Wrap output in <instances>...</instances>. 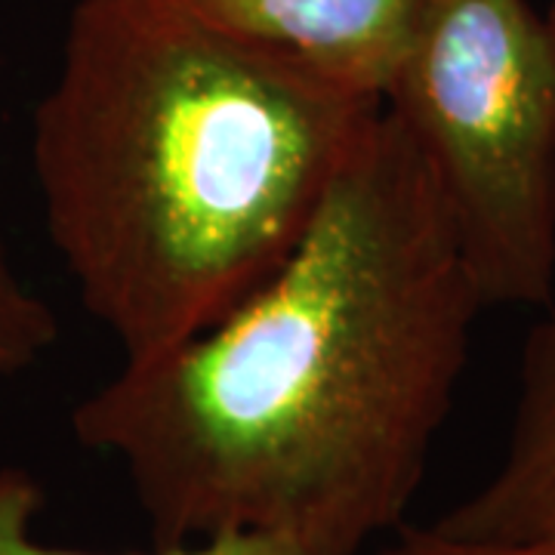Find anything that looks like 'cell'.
<instances>
[{
    "label": "cell",
    "instance_id": "277c9868",
    "mask_svg": "<svg viewBox=\"0 0 555 555\" xmlns=\"http://www.w3.org/2000/svg\"><path fill=\"white\" fill-rule=\"evenodd\" d=\"M222 38L386 100L416 0H160Z\"/></svg>",
    "mask_w": 555,
    "mask_h": 555
},
{
    "label": "cell",
    "instance_id": "8992f818",
    "mask_svg": "<svg viewBox=\"0 0 555 555\" xmlns=\"http://www.w3.org/2000/svg\"><path fill=\"white\" fill-rule=\"evenodd\" d=\"M40 509V491L31 478L20 469L0 473V555H105L78 553V550H53L31 537V521ZM145 555V553H137ZM149 555H318L287 537L235 531L195 540L185 546H158Z\"/></svg>",
    "mask_w": 555,
    "mask_h": 555
},
{
    "label": "cell",
    "instance_id": "ba28073f",
    "mask_svg": "<svg viewBox=\"0 0 555 555\" xmlns=\"http://www.w3.org/2000/svg\"><path fill=\"white\" fill-rule=\"evenodd\" d=\"M377 555H553L540 546L521 543H494V540H473L429 528H398L396 540Z\"/></svg>",
    "mask_w": 555,
    "mask_h": 555
},
{
    "label": "cell",
    "instance_id": "9c48e42d",
    "mask_svg": "<svg viewBox=\"0 0 555 555\" xmlns=\"http://www.w3.org/2000/svg\"><path fill=\"white\" fill-rule=\"evenodd\" d=\"M546 28H550V38H553V53H555V0H550V10H546Z\"/></svg>",
    "mask_w": 555,
    "mask_h": 555
},
{
    "label": "cell",
    "instance_id": "6da1fadb",
    "mask_svg": "<svg viewBox=\"0 0 555 555\" xmlns=\"http://www.w3.org/2000/svg\"><path fill=\"white\" fill-rule=\"evenodd\" d=\"M488 309L433 170L386 105L306 235L214 327L75 408L155 546L235 531L358 555L398 531Z\"/></svg>",
    "mask_w": 555,
    "mask_h": 555
},
{
    "label": "cell",
    "instance_id": "3957f363",
    "mask_svg": "<svg viewBox=\"0 0 555 555\" xmlns=\"http://www.w3.org/2000/svg\"><path fill=\"white\" fill-rule=\"evenodd\" d=\"M491 306L555 294V53L528 0H416L386 90Z\"/></svg>",
    "mask_w": 555,
    "mask_h": 555
},
{
    "label": "cell",
    "instance_id": "5b68a950",
    "mask_svg": "<svg viewBox=\"0 0 555 555\" xmlns=\"http://www.w3.org/2000/svg\"><path fill=\"white\" fill-rule=\"evenodd\" d=\"M433 525L555 555V294L525 343L516 411L496 469Z\"/></svg>",
    "mask_w": 555,
    "mask_h": 555
},
{
    "label": "cell",
    "instance_id": "52a82bcc",
    "mask_svg": "<svg viewBox=\"0 0 555 555\" xmlns=\"http://www.w3.org/2000/svg\"><path fill=\"white\" fill-rule=\"evenodd\" d=\"M60 337L53 309L22 278L0 238V379L35 367Z\"/></svg>",
    "mask_w": 555,
    "mask_h": 555
},
{
    "label": "cell",
    "instance_id": "7a4b0ae2",
    "mask_svg": "<svg viewBox=\"0 0 555 555\" xmlns=\"http://www.w3.org/2000/svg\"><path fill=\"white\" fill-rule=\"evenodd\" d=\"M379 112L160 0H78L31 115V167L80 306L124 361L250 297Z\"/></svg>",
    "mask_w": 555,
    "mask_h": 555
}]
</instances>
